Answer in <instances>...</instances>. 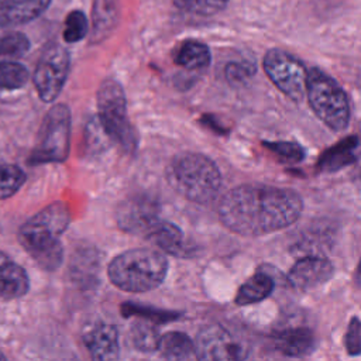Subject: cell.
Listing matches in <instances>:
<instances>
[{"label": "cell", "mask_w": 361, "mask_h": 361, "mask_svg": "<svg viewBox=\"0 0 361 361\" xmlns=\"http://www.w3.org/2000/svg\"><path fill=\"white\" fill-rule=\"evenodd\" d=\"M303 210L302 197L290 189L268 185H240L220 200L221 224L240 235H265L293 224Z\"/></svg>", "instance_id": "6da1fadb"}, {"label": "cell", "mask_w": 361, "mask_h": 361, "mask_svg": "<svg viewBox=\"0 0 361 361\" xmlns=\"http://www.w3.org/2000/svg\"><path fill=\"white\" fill-rule=\"evenodd\" d=\"M71 223L65 203L55 202L28 219L18 230V241L32 259L47 271H55L63 258L59 241Z\"/></svg>", "instance_id": "7a4b0ae2"}, {"label": "cell", "mask_w": 361, "mask_h": 361, "mask_svg": "<svg viewBox=\"0 0 361 361\" xmlns=\"http://www.w3.org/2000/svg\"><path fill=\"white\" fill-rule=\"evenodd\" d=\"M165 176L176 193L200 204L214 200L221 186V175L217 165L197 152L175 155L166 166Z\"/></svg>", "instance_id": "3957f363"}, {"label": "cell", "mask_w": 361, "mask_h": 361, "mask_svg": "<svg viewBox=\"0 0 361 361\" xmlns=\"http://www.w3.org/2000/svg\"><path fill=\"white\" fill-rule=\"evenodd\" d=\"M168 272L166 257L149 248H133L116 255L107 268L111 283L126 292H148L158 288Z\"/></svg>", "instance_id": "277c9868"}, {"label": "cell", "mask_w": 361, "mask_h": 361, "mask_svg": "<svg viewBox=\"0 0 361 361\" xmlns=\"http://www.w3.org/2000/svg\"><path fill=\"white\" fill-rule=\"evenodd\" d=\"M96 99L103 131L124 151H134L138 145V135L127 117V102L121 85L114 79H104Z\"/></svg>", "instance_id": "5b68a950"}, {"label": "cell", "mask_w": 361, "mask_h": 361, "mask_svg": "<svg viewBox=\"0 0 361 361\" xmlns=\"http://www.w3.org/2000/svg\"><path fill=\"white\" fill-rule=\"evenodd\" d=\"M306 97L314 114L333 131H343L350 121V103L343 87L319 68L307 73Z\"/></svg>", "instance_id": "8992f818"}, {"label": "cell", "mask_w": 361, "mask_h": 361, "mask_svg": "<svg viewBox=\"0 0 361 361\" xmlns=\"http://www.w3.org/2000/svg\"><path fill=\"white\" fill-rule=\"evenodd\" d=\"M71 149V110L66 104H54L45 114L38 131L35 147L28 164L42 165L49 162H63Z\"/></svg>", "instance_id": "52a82bcc"}, {"label": "cell", "mask_w": 361, "mask_h": 361, "mask_svg": "<svg viewBox=\"0 0 361 361\" xmlns=\"http://www.w3.org/2000/svg\"><path fill=\"white\" fill-rule=\"evenodd\" d=\"M262 68L269 80L290 100L300 102L306 96V66L289 52L272 48L262 59Z\"/></svg>", "instance_id": "ba28073f"}, {"label": "cell", "mask_w": 361, "mask_h": 361, "mask_svg": "<svg viewBox=\"0 0 361 361\" xmlns=\"http://www.w3.org/2000/svg\"><path fill=\"white\" fill-rule=\"evenodd\" d=\"M69 68L71 56L66 48L59 44H52L45 48L32 75V83L42 102L51 103L59 96L66 82Z\"/></svg>", "instance_id": "9c48e42d"}, {"label": "cell", "mask_w": 361, "mask_h": 361, "mask_svg": "<svg viewBox=\"0 0 361 361\" xmlns=\"http://www.w3.org/2000/svg\"><path fill=\"white\" fill-rule=\"evenodd\" d=\"M196 358L206 361H240L248 357V347L226 327L212 324L202 329L195 340Z\"/></svg>", "instance_id": "30bf717a"}, {"label": "cell", "mask_w": 361, "mask_h": 361, "mask_svg": "<svg viewBox=\"0 0 361 361\" xmlns=\"http://www.w3.org/2000/svg\"><path fill=\"white\" fill-rule=\"evenodd\" d=\"M159 220L158 202L145 193L127 196L117 204L116 221L118 227L131 234H147Z\"/></svg>", "instance_id": "8fae6325"}, {"label": "cell", "mask_w": 361, "mask_h": 361, "mask_svg": "<svg viewBox=\"0 0 361 361\" xmlns=\"http://www.w3.org/2000/svg\"><path fill=\"white\" fill-rule=\"evenodd\" d=\"M334 274L333 264L322 257L298 259L288 272V283L298 290H309L327 282Z\"/></svg>", "instance_id": "7c38bea8"}, {"label": "cell", "mask_w": 361, "mask_h": 361, "mask_svg": "<svg viewBox=\"0 0 361 361\" xmlns=\"http://www.w3.org/2000/svg\"><path fill=\"white\" fill-rule=\"evenodd\" d=\"M83 343L93 360H117L120 355L118 333L113 324L94 323L83 334Z\"/></svg>", "instance_id": "4fadbf2b"}, {"label": "cell", "mask_w": 361, "mask_h": 361, "mask_svg": "<svg viewBox=\"0 0 361 361\" xmlns=\"http://www.w3.org/2000/svg\"><path fill=\"white\" fill-rule=\"evenodd\" d=\"M145 238L151 241L154 245L161 248L164 252L186 258L195 254V247H192L182 233V230L166 220H158L145 234Z\"/></svg>", "instance_id": "5bb4252c"}, {"label": "cell", "mask_w": 361, "mask_h": 361, "mask_svg": "<svg viewBox=\"0 0 361 361\" xmlns=\"http://www.w3.org/2000/svg\"><path fill=\"white\" fill-rule=\"evenodd\" d=\"M51 0H0V27L30 23L39 17Z\"/></svg>", "instance_id": "9a60e30c"}, {"label": "cell", "mask_w": 361, "mask_h": 361, "mask_svg": "<svg viewBox=\"0 0 361 361\" xmlns=\"http://www.w3.org/2000/svg\"><path fill=\"white\" fill-rule=\"evenodd\" d=\"M274 344L286 357H305L314 348V334L307 327H286L275 333Z\"/></svg>", "instance_id": "2e32d148"}, {"label": "cell", "mask_w": 361, "mask_h": 361, "mask_svg": "<svg viewBox=\"0 0 361 361\" xmlns=\"http://www.w3.org/2000/svg\"><path fill=\"white\" fill-rule=\"evenodd\" d=\"M360 147V140L357 137H348L326 149L319 162L317 168L322 171H337L357 159V149Z\"/></svg>", "instance_id": "e0dca14e"}, {"label": "cell", "mask_w": 361, "mask_h": 361, "mask_svg": "<svg viewBox=\"0 0 361 361\" xmlns=\"http://www.w3.org/2000/svg\"><path fill=\"white\" fill-rule=\"evenodd\" d=\"M274 286V279L268 274L258 271L238 288L234 302L238 306H247L261 302L272 293Z\"/></svg>", "instance_id": "ac0fdd59"}, {"label": "cell", "mask_w": 361, "mask_h": 361, "mask_svg": "<svg viewBox=\"0 0 361 361\" xmlns=\"http://www.w3.org/2000/svg\"><path fill=\"white\" fill-rule=\"evenodd\" d=\"M210 49L206 44L196 41V39H188L182 42L173 55V61L176 65L189 69V71H197L207 68L210 63Z\"/></svg>", "instance_id": "d6986e66"}, {"label": "cell", "mask_w": 361, "mask_h": 361, "mask_svg": "<svg viewBox=\"0 0 361 361\" xmlns=\"http://www.w3.org/2000/svg\"><path fill=\"white\" fill-rule=\"evenodd\" d=\"M159 353L165 360H192L196 358L195 341L180 331H168L161 336Z\"/></svg>", "instance_id": "ffe728a7"}, {"label": "cell", "mask_w": 361, "mask_h": 361, "mask_svg": "<svg viewBox=\"0 0 361 361\" xmlns=\"http://www.w3.org/2000/svg\"><path fill=\"white\" fill-rule=\"evenodd\" d=\"M130 337L133 345L141 353H154L159 348L161 336L151 320L135 322L131 327Z\"/></svg>", "instance_id": "44dd1931"}, {"label": "cell", "mask_w": 361, "mask_h": 361, "mask_svg": "<svg viewBox=\"0 0 361 361\" xmlns=\"http://www.w3.org/2000/svg\"><path fill=\"white\" fill-rule=\"evenodd\" d=\"M27 179L25 172L13 164L0 165V200L16 195Z\"/></svg>", "instance_id": "7402d4cb"}, {"label": "cell", "mask_w": 361, "mask_h": 361, "mask_svg": "<svg viewBox=\"0 0 361 361\" xmlns=\"http://www.w3.org/2000/svg\"><path fill=\"white\" fill-rule=\"evenodd\" d=\"M28 80V71L14 59H0V89H18Z\"/></svg>", "instance_id": "603a6c76"}, {"label": "cell", "mask_w": 361, "mask_h": 361, "mask_svg": "<svg viewBox=\"0 0 361 361\" xmlns=\"http://www.w3.org/2000/svg\"><path fill=\"white\" fill-rule=\"evenodd\" d=\"M121 313L124 317L130 316H138L145 320H151L154 323H166L172 322L179 317V313L171 312V310H162L158 307H151V306H144L138 303H131L127 302L121 306Z\"/></svg>", "instance_id": "cb8c5ba5"}, {"label": "cell", "mask_w": 361, "mask_h": 361, "mask_svg": "<svg viewBox=\"0 0 361 361\" xmlns=\"http://www.w3.org/2000/svg\"><path fill=\"white\" fill-rule=\"evenodd\" d=\"M30 49V39L20 31L0 32V56L16 59Z\"/></svg>", "instance_id": "d4e9b609"}, {"label": "cell", "mask_w": 361, "mask_h": 361, "mask_svg": "<svg viewBox=\"0 0 361 361\" xmlns=\"http://www.w3.org/2000/svg\"><path fill=\"white\" fill-rule=\"evenodd\" d=\"M228 0H173L176 8L193 16H213L227 6Z\"/></svg>", "instance_id": "484cf974"}, {"label": "cell", "mask_w": 361, "mask_h": 361, "mask_svg": "<svg viewBox=\"0 0 361 361\" xmlns=\"http://www.w3.org/2000/svg\"><path fill=\"white\" fill-rule=\"evenodd\" d=\"M87 32V18L80 10H73L66 16L63 25V39L66 42H79Z\"/></svg>", "instance_id": "4316f807"}, {"label": "cell", "mask_w": 361, "mask_h": 361, "mask_svg": "<svg viewBox=\"0 0 361 361\" xmlns=\"http://www.w3.org/2000/svg\"><path fill=\"white\" fill-rule=\"evenodd\" d=\"M264 145L285 162L296 164V162H300L305 157L303 148L295 142L276 141V142H264Z\"/></svg>", "instance_id": "83f0119b"}, {"label": "cell", "mask_w": 361, "mask_h": 361, "mask_svg": "<svg viewBox=\"0 0 361 361\" xmlns=\"http://www.w3.org/2000/svg\"><path fill=\"white\" fill-rule=\"evenodd\" d=\"M345 350L350 355L361 354V320L358 317H353L348 323L345 336H344Z\"/></svg>", "instance_id": "f1b7e54d"}, {"label": "cell", "mask_w": 361, "mask_h": 361, "mask_svg": "<svg viewBox=\"0 0 361 361\" xmlns=\"http://www.w3.org/2000/svg\"><path fill=\"white\" fill-rule=\"evenodd\" d=\"M254 72H255V66L248 62H230L224 69L227 80L233 85L243 83L250 76H252Z\"/></svg>", "instance_id": "f546056e"}, {"label": "cell", "mask_w": 361, "mask_h": 361, "mask_svg": "<svg viewBox=\"0 0 361 361\" xmlns=\"http://www.w3.org/2000/svg\"><path fill=\"white\" fill-rule=\"evenodd\" d=\"M7 257L3 254V252H0V264L6 259ZM0 298H6V285H4V281H3V278H1V274H0Z\"/></svg>", "instance_id": "4dcf8cb0"}, {"label": "cell", "mask_w": 361, "mask_h": 361, "mask_svg": "<svg viewBox=\"0 0 361 361\" xmlns=\"http://www.w3.org/2000/svg\"><path fill=\"white\" fill-rule=\"evenodd\" d=\"M0 360H6V355L1 351H0Z\"/></svg>", "instance_id": "1f68e13d"}, {"label": "cell", "mask_w": 361, "mask_h": 361, "mask_svg": "<svg viewBox=\"0 0 361 361\" xmlns=\"http://www.w3.org/2000/svg\"><path fill=\"white\" fill-rule=\"evenodd\" d=\"M358 268H360V272H361V259H360V265H358Z\"/></svg>", "instance_id": "d6a6232c"}, {"label": "cell", "mask_w": 361, "mask_h": 361, "mask_svg": "<svg viewBox=\"0 0 361 361\" xmlns=\"http://www.w3.org/2000/svg\"><path fill=\"white\" fill-rule=\"evenodd\" d=\"M0 28H1V27H0ZM0 32H1V31H0Z\"/></svg>", "instance_id": "836d02e7"}]
</instances>
